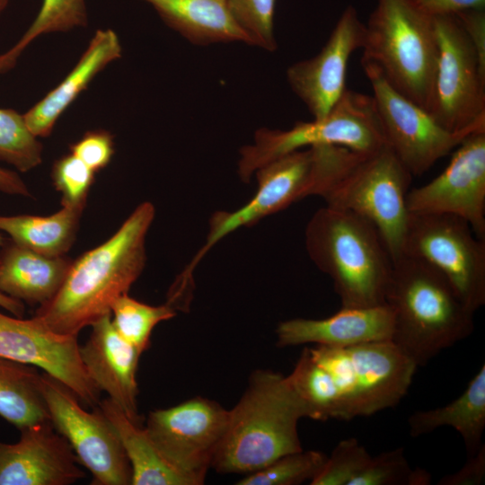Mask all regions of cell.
<instances>
[{
	"label": "cell",
	"mask_w": 485,
	"mask_h": 485,
	"mask_svg": "<svg viewBox=\"0 0 485 485\" xmlns=\"http://www.w3.org/2000/svg\"><path fill=\"white\" fill-rule=\"evenodd\" d=\"M154 216L152 203L138 205L112 236L72 261L57 293L33 316L56 332L78 335L110 314L115 300L128 293L144 269L146 238Z\"/></svg>",
	"instance_id": "cell-1"
},
{
	"label": "cell",
	"mask_w": 485,
	"mask_h": 485,
	"mask_svg": "<svg viewBox=\"0 0 485 485\" xmlns=\"http://www.w3.org/2000/svg\"><path fill=\"white\" fill-rule=\"evenodd\" d=\"M384 304L393 319L391 341L416 366L468 338L474 313L448 280L426 262L402 254L392 261Z\"/></svg>",
	"instance_id": "cell-2"
},
{
	"label": "cell",
	"mask_w": 485,
	"mask_h": 485,
	"mask_svg": "<svg viewBox=\"0 0 485 485\" xmlns=\"http://www.w3.org/2000/svg\"><path fill=\"white\" fill-rule=\"evenodd\" d=\"M303 418H307L305 409L287 376L255 371L239 401L229 410L211 468L224 474H247L302 450L297 424Z\"/></svg>",
	"instance_id": "cell-3"
},
{
	"label": "cell",
	"mask_w": 485,
	"mask_h": 485,
	"mask_svg": "<svg viewBox=\"0 0 485 485\" xmlns=\"http://www.w3.org/2000/svg\"><path fill=\"white\" fill-rule=\"evenodd\" d=\"M305 247L313 263L331 278L342 307L384 304L392 260L370 221L326 205L307 224Z\"/></svg>",
	"instance_id": "cell-4"
},
{
	"label": "cell",
	"mask_w": 485,
	"mask_h": 485,
	"mask_svg": "<svg viewBox=\"0 0 485 485\" xmlns=\"http://www.w3.org/2000/svg\"><path fill=\"white\" fill-rule=\"evenodd\" d=\"M358 154L338 146H314L287 153L260 167L254 173L258 181L254 196L234 212L212 215L206 242L184 272L192 275L209 250L238 228L254 225L305 197L322 196Z\"/></svg>",
	"instance_id": "cell-5"
},
{
	"label": "cell",
	"mask_w": 485,
	"mask_h": 485,
	"mask_svg": "<svg viewBox=\"0 0 485 485\" xmlns=\"http://www.w3.org/2000/svg\"><path fill=\"white\" fill-rule=\"evenodd\" d=\"M361 62L375 66L403 96L429 111L438 47L433 22L408 0H377Z\"/></svg>",
	"instance_id": "cell-6"
},
{
	"label": "cell",
	"mask_w": 485,
	"mask_h": 485,
	"mask_svg": "<svg viewBox=\"0 0 485 485\" xmlns=\"http://www.w3.org/2000/svg\"><path fill=\"white\" fill-rule=\"evenodd\" d=\"M329 375L337 396L336 419L368 417L396 406L418 368L391 340L344 348H307Z\"/></svg>",
	"instance_id": "cell-7"
},
{
	"label": "cell",
	"mask_w": 485,
	"mask_h": 485,
	"mask_svg": "<svg viewBox=\"0 0 485 485\" xmlns=\"http://www.w3.org/2000/svg\"><path fill=\"white\" fill-rule=\"evenodd\" d=\"M323 145L359 154L386 146L373 96L347 88L322 119L299 121L287 130L260 128L253 143L240 149L239 176L249 182L269 162L295 150Z\"/></svg>",
	"instance_id": "cell-8"
},
{
	"label": "cell",
	"mask_w": 485,
	"mask_h": 485,
	"mask_svg": "<svg viewBox=\"0 0 485 485\" xmlns=\"http://www.w3.org/2000/svg\"><path fill=\"white\" fill-rule=\"evenodd\" d=\"M411 180V173L386 146L374 153L359 154L321 197L328 206L370 221L394 261L403 251Z\"/></svg>",
	"instance_id": "cell-9"
},
{
	"label": "cell",
	"mask_w": 485,
	"mask_h": 485,
	"mask_svg": "<svg viewBox=\"0 0 485 485\" xmlns=\"http://www.w3.org/2000/svg\"><path fill=\"white\" fill-rule=\"evenodd\" d=\"M402 254L440 272L473 312L485 304V240L448 214L410 213Z\"/></svg>",
	"instance_id": "cell-10"
},
{
	"label": "cell",
	"mask_w": 485,
	"mask_h": 485,
	"mask_svg": "<svg viewBox=\"0 0 485 485\" xmlns=\"http://www.w3.org/2000/svg\"><path fill=\"white\" fill-rule=\"evenodd\" d=\"M438 56L430 114L459 133L485 128V68L454 15L433 18Z\"/></svg>",
	"instance_id": "cell-11"
},
{
	"label": "cell",
	"mask_w": 485,
	"mask_h": 485,
	"mask_svg": "<svg viewBox=\"0 0 485 485\" xmlns=\"http://www.w3.org/2000/svg\"><path fill=\"white\" fill-rule=\"evenodd\" d=\"M40 387L50 421L91 472L92 484H131L132 470L122 443L99 406L84 410L69 388L44 372Z\"/></svg>",
	"instance_id": "cell-12"
},
{
	"label": "cell",
	"mask_w": 485,
	"mask_h": 485,
	"mask_svg": "<svg viewBox=\"0 0 485 485\" xmlns=\"http://www.w3.org/2000/svg\"><path fill=\"white\" fill-rule=\"evenodd\" d=\"M361 66L373 90L386 146L412 176L426 172L473 132L445 129L429 111L390 85L375 66Z\"/></svg>",
	"instance_id": "cell-13"
},
{
	"label": "cell",
	"mask_w": 485,
	"mask_h": 485,
	"mask_svg": "<svg viewBox=\"0 0 485 485\" xmlns=\"http://www.w3.org/2000/svg\"><path fill=\"white\" fill-rule=\"evenodd\" d=\"M229 410L196 396L149 412L145 428L166 459L194 485L203 484L225 435Z\"/></svg>",
	"instance_id": "cell-14"
},
{
	"label": "cell",
	"mask_w": 485,
	"mask_h": 485,
	"mask_svg": "<svg viewBox=\"0 0 485 485\" xmlns=\"http://www.w3.org/2000/svg\"><path fill=\"white\" fill-rule=\"evenodd\" d=\"M453 152L439 175L410 190L408 210L456 216L485 240V128L468 135Z\"/></svg>",
	"instance_id": "cell-15"
},
{
	"label": "cell",
	"mask_w": 485,
	"mask_h": 485,
	"mask_svg": "<svg viewBox=\"0 0 485 485\" xmlns=\"http://www.w3.org/2000/svg\"><path fill=\"white\" fill-rule=\"evenodd\" d=\"M0 357L40 368L85 406L99 405L101 391L82 362L77 335L56 332L35 316L23 319L0 312Z\"/></svg>",
	"instance_id": "cell-16"
},
{
	"label": "cell",
	"mask_w": 485,
	"mask_h": 485,
	"mask_svg": "<svg viewBox=\"0 0 485 485\" xmlns=\"http://www.w3.org/2000/svg\"><path fill=\"white\" fill-rule=\"evenodd\" d=\"M364 40L365 23L356 8L348 5L321 51L287 68V79L292 91L313 119L324 118L346 91L348 60L356 50L362 48Z\"/></svg>",
	"instance_id": "cell-17"
},
{
	"label": "cell",
	"mask_w": 485,
	"mask_h": 485,
	"mask_svg": "<svg viewBox=\"0 0 485 485\" xmlns=\"http://www.w3.org/2000/svg\"><path fill=\"white\" fill-rule=\"evenodd\" d=\"M20 432L16 443L0 441V485H70L85 477L73 448L50 419Z\"/></svg>",
	"instance_id": "cell-18"
},
{
	"label": "cell",
	"mask_w": 485,
	"mask_h": 485,
	"mask_svg": "<svg viewBox=\"0 0 485 485\" xmlns=\"http://www.w3.org/2000/svg\"><path fill=\"white\" fill-rule=\"evenodd\" d=\"M91 334L80 346V356L93 384L133 420L137 413V370L142 353L115 329L107 314L92 325Z\"/></svg>",
	"instance_id": "cell-19"
},
{
	"label": "cell",
	"mask_w": 485,
	"mask_h": 485,
	"mask_svg": "<svg viewBox=\"0 0 485 485\" xmlns=\"http://www.w3.org/2000/svg\"><path fill=\"white\" fill-rule=\"evenodd\" d=\"M392 313L387 304L342 307L323 319L295 318L280 322L276 330L278 346L315 344L344 348L391 340Z\"/></svg>",
	"instance_id": "cell-20"
},
{
	"label": "cell",
	"mask_w": 485,
	"mask_h": 485,
	"mask_svg": "<svg viewBox=\"0 0 485 485\" xmlns=\"http://www.w3.org/2000/svg\"><path fill=\"white\" fill-rule=\"evenodd\" d=\"M121 50L114 31H96L69 74L23 114L31 133L37 137H48L59 117L107 65L120 57Z\"/></svg>",
	"instance_id": "cell-21"
},
{
	"label": "cell",
	"mask_w": 485,
	"mask_h": 485,
	"mask_svg": "<svg viewBox=\"0 0 485 485\" xmlns=\"http://www.w3.org/2000/svg\"><path fill=\"white\" fill-rule=\"evenodd\" d=\"M73 260L50 257L7 239L0 248V291L30 305H41L61 287Z\"/></svg>",
	"instance_id": "cell-22"
},
{
	"label": "cell",
	"mask_w": 485,
	"mask_h": 485,
	"mask_svg": "<svg viewBox=\"0 0 485 485\" xmlns=\"http://www.w3.org/2000/svg\"><path fill=\"white\" fill-rule=\"evenodd\" d=\"M162 20L193 44L241 41L249 39L234 22L227 0H142Z\"/></svg>",
	"instance_id": "cell-23"
},
{
	"label": "cell",
	"mask_w": 485,
	"mask_h": 485,
	"mask_svg": "<svg viewBox=\"0 0 485 485\" xmlns=\"http://www.w3.org/2000/svg\"><path fill=\"white\" fill-rule=\"evenodd\" d=\"M99 408L115 428L130 463L133 485H194L162 454L145 427L130 419L109 397Z\"/></svg>",
	"instance_id": "cell-24"
},
{
	"label": "cell",
	"mask_w": 485,
	"mask_h": 485,
	"mask_svg": "<svg viewBox=\"0 0 485 485\" xmlns=\"http://www.w3.org/2000/svg\"><path fill=\"white\" fill-rule=\"evenodd\" d=\"M410 434L420 436L442 427L454 428L462 436L468 456L482 446L485 428V364L471 379L463 393L448 404L419 410L409 417Z\"/></svg>",
	"instance_id": "cell-25"
},
{
	"label": "cell",
	"mask_w": 485,
	"mask_h": 485,
	"mask_svg": "<svg viewBox=\"0 0 485 485\" xmlns=\"http://www.w3.org/2000/svg\"><path fill=\"white\" fill-rule=\"evenodd\" d=\"M84 207H63L56 213L0 216V233L38 253L63 256L73 245Z\"/></svg>",
	"instance_id": "cell-26"
},
{
	"label": "cell",
	"mask_w": 485,
	"mask_h": 485,
	"mask_svg": "<svg viewBox=\"0 0 485 485\" xmlns=\"http://www.w3.org/2000/svg\"><path fill=\"white\" fill-rule=\"evenodd\" d=\"M40 375L33 366L0 357V416L19 430L50 419Z\"/></svg>",
	"instance_id": "cell-27"
},
{
	"label": "cell",
	"mask_w": 485,
	"mask_h": 485,
	"mask_svg": "<svg viewBox=\"0 0 485 485\" xmlns=\"http://www.w3.org/2000/svg\"><path fill=\"white\" fill-rule=\"evenodd\" d=\"M84 0H42L34 21L9 50L0 55V75L11 70L22 51L37 37L51 32H66L87 25Z\"/></svg>",
	"instance_id": "cell-28"
},
{
	"label": "cell",
	"mask_w": 485,
	"mask_h": 485,
	"mask_svg": "<svg viewBox=\"0 0 485 485\" xmlns=\"http://www.w3.org/2000/svg\"><path fill=\"white\" fill-rule=\"evenodd\" d=\"M287 379L305 409L307 418L315 420L336 419L337 397L328 373L304 348Z\"/></svg>",
	"instance_id": "cell-29"
},
{
	"label": "cell",
	"mask_w": 485,
	"mask_h": 485,
	"mask_svg": "<svg viewBox=\"0 0 485 485\" xmlns=\"http://www.w3.org/2000/svg\"><path fill=\"white\" fill-rule=\"evenodd\" d=\"M176 315L166 303L154 306L124 294L118 297L110 309V319L117 331L141 353L150 346L154 327Z\"/></svg>",
	"instance_id": "cell-30"
},
{
	"label": "cell",
	"mask_w": 485,
	"mask_h": 485,
	"mask_svg": "<svg viewBox=\"0 0 485 485\" xmlns=\"http://www.w3.org/2000/svg\"><path fill=\"white\" fill-rule=\"evenodd\" d=\"M42 149L23 114L13 109H0V161L26 172L41 163Z\"/></svg>",
	"instance_id": "cell-31"
},
{
	"label": "cell",
	"mask_w": 485,
	"mask_h": 485,
	"mask_svg": "<svg viewBox=\"0 0 485 485\" xmlns=\"http://www.w3.org/2000/svg\"><path fill=\"white\" fill-rule=\"evenodd\" d=\"M327 455L319 451L299 450L285 454L265 467L247 473L238 485H297L312 480L322 469Z\"/></svg>",
	"instance_id": "cell-32"
},
{
	"label": "cell",
	"mask_w": 485,
	"mask_h": 485,
	"mask_svg": "<svg viewBox=\"0 0 485 485\" xmlns=\"http://www.w3.org/2000/svg\"><path fill=\"white\" fill-rule=\"evenodd\" d=\"M229 11L249 44L268 51L277 48L274 36L276 0H227Z\"/></svg>",
	"instance_id": "cell-33"
},
{
	"label": "cell",
	"mask_w": 485,
	"mask_h": 485,
	"mask_svg": "<svg viewBox=\"0 0 485 485\" xmlns=\"http://www.w3.org/2000/svg\"><path fill=\"white\" fill-rule=\"evenodd\" d=\"M95 172L73 154L57 160L51 177L63 207H85Z\"/></svg>",
	"instance_id": "cell-34"
},
{
	"label": "cell",
	"mask_w": 485,
	"mask_h": 485,
	"mask_svg": "<svg viewBox=\"0 0 485 485\" xmlns=\"http://www.w3.org/2000/svg\"><path fill=\"white\" fill-rule=\"evenodd\" d=\"M70 152L94 172L105 168L114 154L113 136L106 130L86 132L70 146Z\"/></svg>",
	"instance_id": "cell-35"
},
{
	"label": "cell",
	"mask_w": 485,
	"mask_h": 485,
	"mask_svg": "<svg viewBox=\"0 0 485 485\" xmlns=\"http://www.w3.org/2000/svg\"><path fill=\"white\" fill-rule=\"evenodd\" d=\"M485 68V11L484 8L469 9L454 14Z\"/></svg>",
	"instance_id": "cell-36"
},
{
	"label": "cell",
	"mask_w": 485,
	"mask_h": 485,
	"mask_svg": "<svg viewBox=\"0 0 485 485\" xmlns=\"http://www.w3.org/2000/svg\"><path fill=\"white\" fill-rule=\"evenodd\" d=\"M485 481V445L472 456L456 472L445 475L439 485H481Z\"/></svg>",
	"instance_id": "cell-37"
},
{
	"label": "cell",
	"mask_w": 485,
	"mask_h": 485,
	"mask_svg": "<svg viewBox=\"0 0 485 485\" xmlns=\"http://www.w3.org/2000/svg\"><path fill=\"white\" fill-rule=\"evenodd\" d=\"M417 10L434 18L459 12L484 8L485 0H408Z\"/></svg>",
	"instance_id": "cell-38"
},
{
	"label": "cell",
	"mask_w": 485,
	"mask_h": 485,
	"mask_svg": "<svg viewBox=\"0 0 485 485\" xmlns=\"http://www.w3.org/2000/svg\"><path fill=\"white\" fill-rule=\"evenodd\" d=\"M0 192L13 196L31 197L17 172L0 167Z\"/></svg>",
	"instance_id": "cell-39"
},
{
	"label": "cell",
	"mask_w": 485,
	"mask_h": 485,
	"mask_svg": "<svg viewBox=\"0 0 485 485\" xmlns=\"http://www.w3.org/2000/svg\"><path fill=\"white\" fill-rule=\"evenodd\" d=\"M0 307L9 312L11 314L22 317L25 312L24 304L12 298L0 291Z\"/></svg>",
	"instance_id": "cell-40"
},
{
	"label": "cell",
	"mask_w": 485,
	"mask_h": 485,
	"mask_svg": "<svg viewBox=\"0 0 485 485\" xmlns=\"http://www.w3.org/2000/svg\"><path fill=\"white\" fill-rule=\"evenodd\" d=\"M10 0H0V14L7 7Z\"/></svg>",
	"instance_id": "cell-41"
},
{
	"label": "cell",
	"mask_w": 485,
	"mask_h": 485,
	"mask_svg": "<svg viewBox=\"0 0 485 485\" xmlns=\"http://www.w3.org/2000/svg\"><path fill=\"white\" fill-rule=\"evenodd\" d=\"M7 238L4 236L2 233H0V248L3 246Z\"/></svg>",
	"instance_id": "cell-42"
}]
</instances>
